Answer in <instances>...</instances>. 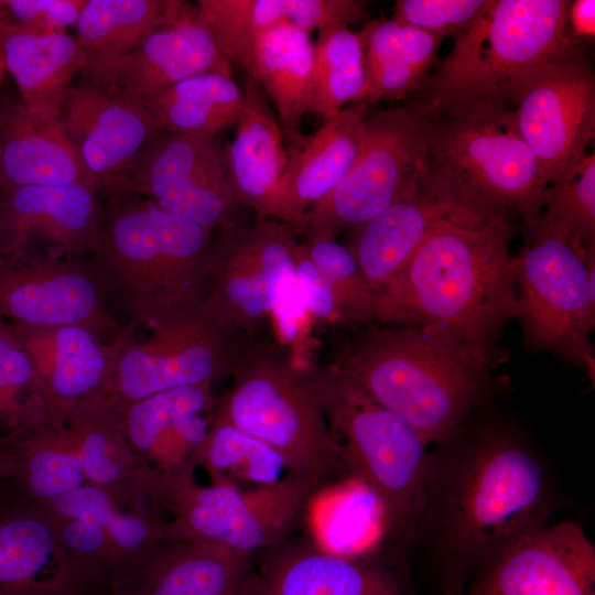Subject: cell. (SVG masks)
<instances>
[{"mask_svg":"<svg viewBox=\"0 0 595 595\" xmlns=\"http://www.w3.org/2000/svg\"><path fill=\"white\" fill-rule=\"evenodd\" d=\"M361 0H199V21L220 52L248 74L255 37L266 29L290 23L311 32L334 24L351 25L367 17Z\"/></svg>","mask_w":595,"mask_h":595,"instance_id":"26","label":"cell"},{"mask_svg":"<svg viewBox=\"0 0 595 595\" xmlns=\"http://www.w3.org/2000/svg\"><path fill=\"white\" fill-rule=\"evenodd\" d=\"M126 193L216 232L246 223L218 137L164 133L125 172L119 194Z\"/></svg>","mask_w":595,"mask_h":595,"instance_id":"14","label":"cell"},{"mask_svg":"<svg viewBox=\"0 0 595 595\" xmlns=\"http://www.w3.org/2000/svg\"><path fill=\"white\" fill-rule=\"evenodd\" d=\"M109 299L88 258L0 251V317L11 324L78 325L113 339L125 326L110 312Z\"/></svg>","mask_w":595,"mask_h":595,"instance_id":"16","label":"cell"},{"mask_svg":"<svg viewBox=\"0 0 595 595\" xmlns=\"http://www.w3.org/2000/svg\"><path fill=\"white\" fill-rule=\"evenodd\" d=\"M216 402L213 383H202L169 389L130 403L113 404L129 445L150 454L165 431L191 415H213Z\"/></svg>","mask_w":595,"mask_h":595,"instance_id":"40","label":"cell"},{"mask_svg":"<svg viewBox=\"0 0 595 595\" xmlns=\"http://www.w3.org/2000/svg\"><path fill=\"white\" fill-rule=\"evenodd\" d=\"M295 272L310 314L317 320L337 324L333 285L307 257L301 241L299 242Z\"/></svg>","mask_w":595,"mask_h":595,"instance_id":"44","label":"cell"},{"mask_svg":"<svg viewBox=\"0 0 595 595\" xmlns=\"http://www.w3.org/2000/svg\"><path fill=\"white\" fill-rule=\"evenodd\" d=\"M137 338L126 325L105 394L116 404L229 377L253 344L203 303L173 314Z\"/></svg>","mask_w":595,"mask_h":595,"instance_id":"11","label":"cell"},{"mask_svg":"<svg viewBox=\"0 0 595 595\" xmlns=\"http://www.w3.org/2000/svg\"><path fill=\"white\" fill-rule=\"evenodd\" d=\"M252 561L215 543L174 540L120 589L128 595H247Z\"/></svg>","mask_w":595,"mask_h":595,"instance_id":"29","label":"cell"},{"mask_svg":"<svg viewBox=\"0 0 595 595\" xmlns=\"http://www.w3.org/2000/svg\"><path fill=\"white\" fill-rule=\"evenodd\" d=\"M280 349L263 338L253 342L217 398L212 422L263 441L280 454L286 475L317 490L340 456L306 363Z\"/></svg>","mask_w":595,"mask_h":595,"instance_id":"6","label":"cell"},{"mask_svg":"<svg viewBox=\"0 0 595 595\" xmlns=\"http://www.w3.org/2000/svg\"><path fill=\"white\" fill-rule=\"evenodd\" d=\"M511 112L548 184L572 172L595 134V76L584 47L539 71Z\"/></svg>","mask_w":595,"mask_h":595,"instance_id":"17","label":"cell"},{"mask_svg":"<svg viewBox=\"0 0 595 595\" xmlns=\"http://www.w3.org/2000/svg\"><path fill=\"white\" fill-rule=\"evenodd\" d=\"M9 473V456L4 444H0V489Z\"/></svg>","mask_w":595,"mask_h":595,"instance_id":"46","label":"cell"},{"mask_svg":"<svg viewBox=\"0 0 595 595\" xmlns=\"http://www.w3.org/2000/svg\"><path fill=\"white\" fill-rule=\"evenodd\" d=\"M0 3H1V0H0Z\"/></svg>","mask_w":595,"mask_h":595,"instance_id":"50","label":"cell"},{"mask_svg":"<svg viewBox=\"0 0 595 595\" xmlns=\"http://www.w3.org/2000/svg\"><path fill=\"white\" fill-rule=\"evenodd\" d=\"M6 69L13 77L22 105L46 120H60L71 83L88 57L67 32L34 33L0 21Z\"/></svg>","mask_w":595,"mask_h":595,"instance_id":"30","label":"cell"},{"mask_svg":"<svg viewBox=\"0 0 595 595\" xmlns=\"http://www.w3.org/2000/svg\"><path fill=\"white\" fill-rule=\"evenodd\" d=\"M300 241L307 257L333 285L337 324L366 326L375 323L378 291L365 278L349 248L327 237Z\"/></svg>","mask_w":595,"mask_h":595,"instance_id":"41","label":"cell"},{"mask_svg":"<svg viewBox=\"0 0 595 595\" xmlns=\"http://www.w3.org/2000/svg\"><path fill=\"white\" fill-rule=\"evenodd\" d=\"M244 90L232 74L206 72L188 77L143 105L166 133L218 137L234 127Z\"/></svg>","mask_w":595,"mask_h":595,"instance_id":"34","label":"cell"},{"mask_svg":"<svg viewBox=\"0 0 595 595\" xmlns=\"http://www.w3.org/2000/svg\"><path fill=\"white\" fill-rule=\"evenodd\" d=\"M40 380L47 418H57L80 402L105 393L125 329L113 339L90 328L12 324Z\"/></svg>","mask_w":595,"mask_h":595,"instance_id":"25","label":"cell"},{"mask_svg":"<svg viewBox=\"0 0 595 595\" xmlns=\"http://www.w3.org/2000/svg\"><path fill=\"white\" fill-rule=\"evenodd\" d=\"M531 229L559 237L584 255L595 250L594 152L548 185L541 214Z\"/></svg>","mask_w":595,"mask_h":595,"instance_id":"38","label":"cell"},{"mask_svg":"<svg viewBox=\"0 0 595 595\" xmlns=\"http://www.w3.org/2000/svg\"><path fill=\"white\" fill-rule=\"evenodd\" d=\"M595 547L573 521L526 532L482 567L466 595H594Z\"/></svg>","mask_w":595,"mask_h":595,"instance_id":"19","label":"cell"},{"mask_svg":"<svg viewBox=\"0 0 595 595\" xmlns=\"http://www.w3.org/2000/svg\"><path fill=\"white\" fill-rule=\"evenodd\" d=\"M151 491L172 540L215 543L250 560L288 541L306 505L288 478L245 491L225 483L198 486L190 472H162Z\"/></svg>","mask_w":595,"mask_h":595,"instance_id":"9","label":"cell"},{"mask_svg":"<svg viewBox=\"0 0 595 595\" xmlns=\"http://www.w3.org/2000/svg\"><path fill=\"white\" fill-rule=\"evenodd\" d=\"M296 231L278 220L255 218L220 230L209 263L204 304L250 339L296 283Z\"/></svg>","mask_w":595,"mask_h":595,"instance_id":"13","label":"cell"},{"mask_svg":"<svg viewBox=\"0 0 595 595\" xmlns=\"http://www.w3.org/2000/svg\"><path fill=\"white\" fill-rule=\"evenodd\" d=\"M369 106L350 104L304 136L289 152L277 186L255 218L281 221L298 234L306 214L334 191L356 162Z\"/></svg>","mask_w":595,"mask_h":595,"instance_id":"22","label":"cell"},{"mask_svg":"<svg viewBox=\"0 0 595 595\" xmlns=\"http://www.w3.org/2000/svg\"><path fill=\"white\" fill-rule=\"evenodd\" d=\"M368 84L367 102L409 99L436 65L437 36L393 18L372 20L358 31Z\"/></svg>","mask_w":595,"mask_h":595,"instance_id":"33","label":"cell"},{"mask_svg":"<svg viewBox=\"0 0 595 595\" xmlns=\"http://www.w3.org/2000/svg\"><path fill=\"white\" fill-rule=\"evenodd\" d=\"M3 195L2 176H1V140H0V202Z\"/></svg>","mask_w":595,"mask_h":595,"instance_id":"48","label":"cell"},{"mask_svg":"<svg viewBox=\"0 0 595 595\" xmlns=\"http://www.w3.org/2000/svg\"><path fill=\"white\" fill-rule=\"evenodd\" d=\"M0 140L3 193L21 186L63 184H85L99 192L60 120L40 118L22 102L9 101L0 108Z\"/></svg>","mask_w":595,"mask_h":595,"instance_id":"28","label":"cell"},{"mask_svg":"<svg viewBox=\"0 0 595 595\" xmlns=\"http://www.w3.org/2000/svg\"><path fill=\"white\" fill-rule=\"evenodd\" d=\"M85 0H1L0 21L34 33H61L76 25Z\"/></svg>","mask_w":595,"mask_h":595,"instance_id":"43","label":"cell"},{"mask_svg":"<svg viewBox=\"0 0 595 595\" xmlns=\"http://www.w3.org/2000/svg\"><path fill=\"white\" fill-rule=\"evenodd\" d=\"M216 235L143 196L117 194L88 259L136 332L205 302Z\"/></svg>","mask_w":595,"mask_h":595,"instance_id":"4","label":"cell"},{"mask_svg":"<svg viewBox=\"0 0 595 595\" xmlns=\"http://www.w3.org/2000/svg\"><path fill=\"white\" fill-rule=\"evenodd\" d=\"M313 42L309 31L282 23L253 40L247 74L255 79L277 110L283 133L299 144L302 122L310 112Z\"/></svg>","mask_w":595,"mask_h":595,"instance_id":"32","label":"cell"},{"mask_svg":"<svg viewBox=\"0 0 595 595\" xmlns=\"http://www.w3.org/2000/svg\"><path fill=\"white\" fill-rule=\"evenodd\" d=\"M367 97L368 84L358 31L346 24L317 30L313 43L310 112L324 121L350 104L367 102Z\"/></svg>","mask_w":595,"mask_h":595,"instance_id":"35","label":"cell"},{"mask_svg":"<svg viewBox=\"0 0 595 595\" xmlns=\"http://www.w3.org/2000/svg\"><path fill=\"white\" fill-rule=\"evenodd\" d=\"M340 459L376 497L386 529L409 534L423 518L430 478L428 443L334 369L306 365Z\"/></svg>","mask_w":595,"mask_h":595,"instance_id":"8","label":"cell"},{"mask_svg":"<svg viewBox=\"0 0 595 595\" xmlns=\"http://www.w3.org/2000/svg\"><path fill=\"white\" fill-rule=\"evenodd\" d=\"M96 582L37 506L0 493V595H93Z\"/></svg>","mask_w":595,"mask_h":595,"instance_id":"24","label":"cell"},{"mask_svg":"<svg viewBox=\"0 0 595 595\" xmlns=\"http://www.w3.org/2000/svg\"><path fill=\"white\" fill-rule=\"evenodd\" d=\"M425 118L409 101L369 110L365 117L361 151L344 180L304 217L303 238H335L393 204L423 169Z\"/></svg>","mask_w":595,"mask_h":595,"instance_id":"12","label":"cell"},{"mask_svg":"<svg viewBox=\"0 0 595 595\" xmlns=\"http://www.w3.org/2000/svg\"><path fill=\"white\" fill-rule=\"evenodd\" d=\"M567 31L576 39H594L595 35V1L574 0L567 10Z\"/></svg>","mask_w":595,"mask_h":595,"instance_id":"45","label":"cell"},{"mask_svg":"<svg viewBox=\"0 0 595 595\" xmlns=\"http://www.w3.org/2000/svg\"><path fill=\"white\" fill-rule=\"evenodd\" d=\"M422 113L426 170L465 203L516 214L523 230L531 229L549 184L511 108L477 105Z\"/></svg>","mask_w":595,"mask_h":595,"instance_id":"7","label":"cell"},{"mask_svg":"<svg viewBox=\"0 0 595 595\" xmlns=\"http://www.w3.org/2000/svg\"><path fill=\"white\" fill-rule=\"evenodd\" d=\"M549 505L547 474L536 454L510 431L488 428L456 454L442 485L429 480L421 523L433 528L448 565L479 571L544 524Z\"/></svg>","mask_w":595,"mask_h":595,"instance_id":"3","label":"cell"},{"mask_svg":"<svg viewBox=\"0 0 595 595\" xmlns=\"http://www.w3.org/2000/svg\"><path fill=\"white\" fill-rule=\"evenodd\" d=\"M493 364L439 326L372 323L329 365L431 444L447 440L485 399Z\"/></svg>","mask_w":595,"mask_h":595,"instance_id":"2","label":"cell"},{"mask_svg":"<svg viewBox=\"0 0 595 595\" xmlns=\"http://www.w3.org/2000/svg\"><path fill=\"white\" fill-rule=\"evenodd\" d=\"M231 73V64L199 21L196 7L167 1L164 21L126 52L88 60L84 85L144 102L188 77Z\"/></svg>","mask_w":595,"mask_h":595,"instance_id":"18","label":"cell"},{"mask_svg":"<svg viewBox=\"0 0 595 595\" xmlns=\"http://www.w3.org/2000/svg\"><path fill=\"white\" fill-rule=\"evenodd\" d=\"M247 595H405L389 572L307 543L263 553Z\"/></svg>","mask_w":595,"mask_h":595,"instance_id":"27","label":"cell"},{"mask_svg":"<svg viewBox=\"0 0 595 595\" xmlns=\"http://www.w3.org/2000/svg\"><path fill=\"white\" fill-rule=\"evenodd\" d=\"M46 419L32 361L12 324L0 317V444Z\"/></svg>","mask_w":595,"mask_h":595,"instance_id":"39","label":"cell"},{"mask_svg":"<svg viewBox=\"0 0 595 595\" xmlns=\"http://www.w3.org/2000/svg\"><path fill=\"white\" fill-rule=\"evenodd\" d=\"M60 122L82 166L107 196L119 194L131 163L166 133L142 102L84 84L67 91Z\"/></svg>","mask_w":595,"mask_h":595,"instance_id":"20","label":"cell"},{"mask_svg":"<svg viewBox=\"0 0 595 595\" xmlns=\"http://www.w3.org/2000/svg\"><path fill=\"white\" fill-rule=\"evenodd\" d=\"M513 234L508 214L441 220L378 290L375 323L439 326L495 363L501 334L518 315Z\"/></svg>","mask_w":595,"mask_h":595,"instance_id":"1","label":"cell"},{"mask_svg":"<svg viewBox=\"0 0 595 595\" xmlns=\"http://www.w3.org/2000/svg\"><path fill=\"white\" fill-rule=\"evenodd\" d=\"M485 0H398L392 18L439 39L457 37L473 22Z\"/></svg>","mask_w":595,"mask_h":595,"instance_id":"42","label":"cell"},{"mask_svg":"<svg viewBox=\"0 0 595 595\" xmlns=\"http://www.w3.org/2000/svg\"><path fill=\"white\" fill-rule=\"evenodd\" d=\"M235 133L226 148L240 204L257 213L277 186L289 161L283 131L259 84L247 76Z\"/></svg>","mask_w":595,"mask_h":595,"instance_id":"31","label":"cell"},{"mask_svg":"<svg viewBox=\"0 0 595 595\" xmlns=\"http://www.w3.org/2000/svg\"><path fill=\"white\" fill-rule=\"evenodd\" d=\"M4 71H7V69H6L3 50H2L1 42H0V82H1V79L3 77Z\"/></svg>","mask_w":595,"mask_h":595,"instance_id":"47","label":"cell"},{"mask_svg":"<svg viewBox=\"0 0 595 595\" xmlns=\"http://www.w3.org/2000/svg\"><path fill=\"white\" fill-rule=\"evenodd\" d=\"M166 10L162 0H85L76 40L88 60L119 55L156 29Z\"/></svg>","mask_w":595,"mask_h":595,"instance_id":"36","label":"cell"},{"mask_svg":"<svg viewBox=\"0 0 595 595\" xmlns=\"http://www.w3.org/2000/svg\"><path fill=\"white\" fill-rule=\"evenodd\" d=\"M213 483L258 486L279 482L285 469L280 454L263 441L227 423L212 422L195 455Z\"/></svg>","mask_w":595,"mask_h":595,"instance_id":"37","label":"cell"},{"mask_svg":"<svg viewBox=\"0 0 595 595\" xmlns=\"http://www.w3.org/2000/svg\"><path fill=\"white\" fill-rule=\"evenodd\" d=\"M475 213L497 214L465 203L424 164L393 204L353 229L347 247L365 278L378 291L403 268L437 223Z\"/></svg>","mask_w":595,"mask_h":595,"instance_id":"23","label":"cell"},{"mask_svg":"<svg viewBox=\"0 0 595 595\" xmlns=\"http://www.w3.org/2000/svg\"><path fill=\"white\" fill-rule=\"evenodd\" d=\"M110 595H128L123 589H113Z\"/></svg>","mask_w":595,"mask_h":595,"instance_id":"49","label":"cell"},{"mask_svg":"<svg viewBox=\"0 0 595 595\" xmlns=\"http://www.w3.org/2000/svg\"><path fill=\"white\" fill-rule=\"evenodd\" d=\"M570 2L485 0L409 102L422 112L477 105L511 108L539 71L583 47L567 31Z\"/></svg>","mask_w":595,"mask_h":595,"instance_id":"5","label":"cell"},{"mask_svg":"<svg viewBox=\"0 0 595 595\" xmlns=\"http://www.w3.org/2000/svg\"><path fill=\"white\" fill-rule=\"evenodd\" d=\"M515 255L517 318L533 349L583 368L594 380L595 250L584 255L563 239L530 229Z\"/></svg>","mask_w":595,"mask_h":595,"instance_id":"10","label":"cell"},{"mask_svg":"<svg viewBox=\"0 0 595 595\" xmlns=\"http://www.w3.org/2000/svg\"><path fill=\"white\" fill-rule=\"evenodd\" d=\"M51 502L50 521L75 562L91 577L125 587L172 541L156 509L119 510L104 486L84 485Z\"/></svg>","mask_w":595,"mask_h":595,"instance_id":"15","label":"cell"},{"mask_svg":"<svg viewBox=\"0 0 595 595\" xmlns=\"http://www.w3.org/2000/svg\"><path fill=\"white\" fill-rule=\"evenodd\" d=\"M99 192L85 184L30 185L0 202V251L89 258L102 219Z\"/></svg>","mask_w":595,"mask_h":595,"instance_id":"21","label":"cell"}]
</instances>
